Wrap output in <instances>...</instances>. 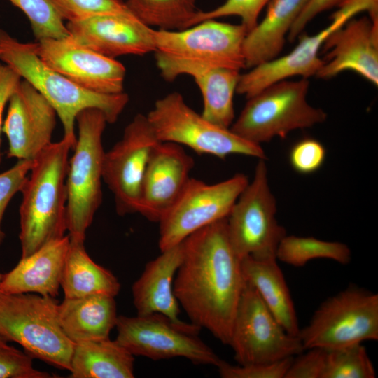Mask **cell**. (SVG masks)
<instances>
[{
    "instance_id": "20",
    "label": "cell",
    "mask_w": 378,
    "mask_h": 378,
    "mask_svg": "<svg viewBox=\"0 0 378 378\" xmlns=\"http://www.w3.org/2000/svg\"><path fill=\"white\" fill-rule=\"evenodd\" d=\"M378 19L349 20L333 31L323 47L326 60L316 76L329 79L345 71L359 74L378 85Z\"/></svg>"
},
{
    "instance_id": "29",
    "label": "cell",
    "mask_w": 378,
    "mask_h": 378,
    "mask_svg": "<svg viewBox=\"0 0 378 378\" xmlns=\"http://www.w3.org/2000/svg\"><path fill=\"white\" fill-rule=\"evenodd\" d=\"M125 4L143 23L161 30L176 31L190 27L198 11L195 0H126Z\"/></svg>"
},
{
    "instance_id": "18",
    "label": "cell",
    "mask_w": 378,
    "mask_h": 378,
    "mask_svg": "<svg viewBox=\"0 0 378 378\" xmlns=\"http://www.w3.org/2000/svg\"><path fill=\"white\" fill-rule=\"evenodd\" d=\"M355 14L338 9L331 16V22L314 35L304 34L289 53L261 63L244 74H240L236 92L247 99L267 87L290 77L300 76L308 78L316 76L324 64L318 56L319 50L328 37L342 27Z\"/></svg>"
},
{
    "instance_id": "36",
    "label": "cell",
    "mask_w": 378,
    "mask_h": 378,
    "mask_svg": "<svg viewBox=\"0 0 378 378\" xmlns=\"http://www.w3.org/2000/svg\"><path fill=\"white\" fill-rule=\"evenodd\" d=\"M294 357L245 365H233L222 360L217 368L223 378H285Z\"/></svg>"
},
{
    "instance_id": "21",
    "label": "cell",
    "mask_w": 378,
    "mask_h": 378,
    "mask_svg": "<svg viewBox=\"0 0 378 378\" xmlns=\"http://www.w3.org/2000/svg\"><path fill=\"white\" fill-rule=\"evenodd\" d=\"M183 257L181 242L161 251L158 258L146 265L141 275L132 288L137 315L158 313L178 325L188 324L179 317V303L174 293V280Z\"/></svg>"
},
{
    "instance_id": "11",
    "label": "cell",
    "mask_w": 378,
    "mask_h": 378,
    "mask_svg": "<svg viewBox=\"0 0 378 378\" xmlns=\"http://www.w3.org/2000/svg\"><path fill=\"white\" fill-rule=\"evenodd\" d=\"M116 341L134 356L154 360L185 358L195 365L218 367L222 359L198 337L200 328L181 326L161 314L119 316Z\"/></svg>"
},
{
    "instance_id": "19",
    "label": "cell",
    "mask_w": 378,
    "mask_h": 378,
    "mask_svg": "<svg viewBox=\"0 0 378 378\" xmlns=\"http://www.w3.org/2000/svg\"><path fill=\"white\" fill-rule=\"evenodd\" d=\"M194 164L182 146L160 142L146 170L139 213L159 223L183 193Z\"/></svg>"
},
{
    "instance_id": "3",
    "label": "cell",
    "mask_w": 378,
    "mask_h": 378,
    "mask_svg": "<svg viewBox=\"0 0 378 378\" xmlns=\"http://www.w3.org/2000/svg\"><path fill=\"white\" fill-rule=\"evenodd\" d=\"M241 24L207 20L188 28L155 30V57L161 76L168 82L203 69L246 68Z\"/></svg>"
},
{
    "instance_id": "8",
    "label": "cell",
    "mask_w": 378,
    "mask_h": 378,
    "mask_svg": "<svg viewBox=\"0 0 378 378\" xmlns=\"http://www.w3.org/2000/svg\"><path fill=\"white\" fill-rule=\"evenodd\" d=\"M146 117L161 142L186 146L199 154L221 159L234 154L266 159L260 145L210 122L190 107L178 92L158 99Z\"/></svg>"
},
{
    "instance_id": "15",
    "label": "cell",
    "mask_w": 378,
    "mask_h": 378,
    "mask_svg": "<svg viewBox=\"0 0 378 378\" xmlns=\"http://www.w3.org/2000/svg\"><path fill=\"white\" fill-rule=\"evenodd\" d=\"M32 43L46 65L80 87L103 94L124 92L126 69L115 59L80 45L70 36L43 38Z\"/></svg>"
},
{
    "instance_id": "30",
    "label": "cell",
    "mask_w": 378,
    "mask_h": 378,
    "mask_svg": "<svg viewBox=\"0 0 378 378\" xmlns=\"http://www.w3.org/2000/svg\"><path fill=\"white\" fill-rule=\"evenodd\" d=\"M276 257L294 267H303L316 259H329L347 265L351 261V253L349 246L342 242L286 234L278 245Z\"/></svg>"
},
{
    "instance_id": "32",
    "label": "cell",
    "mask_w": 378,
    "mask_h": 378,
    "mask_svg": "<svg viewBox=\"0 0 378 378\" xmlns=\"http://www.w3.org/2000/svg\"><path fill=\"white\" fill-rule=\"evenodd\" d=\"M27 16L36 41L69 36L64 21L50 0H8Z\"/></svg>"
},
{
    "instance_id": "17",
    "label": "cell",
    "mask_w": 378,
    "mask_h": 378,
    "mask_svg": "<svg viewBox=\"0 0 378 378\" xmlns=\"http://www.w3.org/2000/svg\"><path fill=\"white\" fill-rule=\"evenodd\" d=\"M69 36L103 56L144 55L155 52V30L132 13H112L66 22Z\"/></svg>"
},
{
    "instance_id": "24",
    "label": "cell",
    "mask_w": 378,
    "mask_h": 378,
    "mask_svg": "<svg viewBox=\"0 0 378 378\" xmlns=\"http://www.w3.org/2000/svg\"><path fill=\"white\" fill-rule=\"evenodd\" d=\"M309 0H271L267 13L244 38L246 68L276 58L288 34Z\"/></svg>"
},
{
    "instance_id": "35",
    "label": "cell",
    "mask_w": 378,
    "mask_h": 378,
    "mask_svg": "<svg viewBox=\"0 0 378 378\" xmlns=\"http://www.w3.org/2000/svg\"><path fill=\"white\" fill-rule=\"evenodd\" d=\"M50 377H52L50 373L34 368L29 354L9 346L0 336V378Z\"/></svg>"
},
{
    "instance_id": "7",
    "label": "cell",
    "mask_w": 378,
    "mask_h": 378,
    "mask_svg": "<svg viewBox=\"0 0 378 378\" xmlns=\"http://www.w3.org/2000/svg\"><path fill=\"white\" fill-rule=\"evenodd\" d=\"M309 87L307 78L286 79L267 87L247 99L230 130L260 145L276 136L284 138L293 130L325 122L326 113L307 101Z\"/></svg>"
},
{
    "instance_id": "33",
    "label": "cell",
    "mask_w": 378,
    "mask_h": 378,
    "mask_svg": "<svg viewBox=\"0 0 378 378\" xmlns=\"http://www.w3.org/2000/svg\"><path fill=\"white\" fill-rule=\"evenodd\" d=\"M50 1L59 15L66 22L80 21L104 14L132 13L123 0Z\"/></svg>"
},
{
    "instance_id": "22",
    "label": "cell",
    "mask_w": 378,
    "mask_h": 378,
    "mask_svg": "<svg viewBox=\"0 0 378 378\" xmlns=\"http://www.w3.org/2000/svg\"><path fill=\"white\" fill-rule=\"evenodd\" d=\"M69 241V235H65L21 258L11 271L3 274L0 294L34 293L55 298L61 286Z\"/></svg>"
},
{
    "instance_id": "38",
    "label": "cell",
    "mask_w": 378,
    "mask_h": 378,
    "mask_svg": "<svg viewBox=\"0 0 378 378\" xmlns=\"http://www.w3.org/2000/svg\"><path fill=\"white\" fill-rule=\"evenodd\" d=\"M33 162L30 160H19L11 168L0 173V245L5 237L1 229L4 212L12 197L21 191Z\"/></svg>"
},
{
    "instance_id": "25",
    "label": "cell",
    "mask_w": 378,
    "mask_h": 378,
    "mask_svg": "<svg viewBox=\"0 0 378 378\" xmlns=\"http://www.w3.org/2000/svg\"><path fill=\"white\" fill-rule=\"evenodd\" d=\"M244 279L259 296L280 325L290 335L298 336L300 328L293 301L276 258L241 259Z\"/></svg>"
},
{
    "instance_id": "4",
    "label": "cell",
    "mask_w": 378,
    "mask_h": 378,
    "mask_svg": "<svg viewBox=\"0 0 378 378\" xmlns=\"http://www.w3.org/2000/svg\"><path fill=\"white\" fill-rule=\"evenodd\" d=\"M0 62L32 85L59 116L64 136L76 139L78 114L86 108L101 110L108 123L115 122L129 102L125 92L103 94L85 90L46 65L32 43H22L0 29Z\"/></svg>"
},
{
    "instance_id": "43",
    "label": "cell",
    "mask_w": 378,
    "mask_h": 378,
    "mask_svg": "<svg viewBox=\"0 0 378 378\" xmlns=\"http://www.w3.org/2000/svg\"><path fill=\"white\" fill-rule=\"evenodd\" d=\"M2 276H3V274L0 273V282H1V279H2Z\"/></svg>"
},
{
    "instance_id": "14",
    "label": "cell",
    "mask_w": 378,
    "mask_h": 378,
    "mask_svg": "<svg viewBox=\"0 0 378 378\" xmlns=\"http://www.w3.org/2000/svg\"><path fill=\"white\" fill-rule=\"evenodd\" d=\"M161 142L146 115L136 114L122 136L103 159V181L112 192L120 216L139 213L141 188L151 155Z\"/></svg>"
},
{
    "instance_id": "23",
    "label": "cell",
    "mask_w": 378,
    "mask_h": 378,
    "mask_svg": "<svg viewBox=\"0 0 378 378\" xmlns=\"http://www.w3.org/2000/svg\"><path fill=\"white\" fill-rule=\"evenodd\" d=\"M114 298L103 294L64 298L57 304V316L68 338L74 344L109 338L118 318Z\"/></svg>"
},
{
    "instance_id": "27",
    "label": "cell",
    "mask_w": 378,
    "mask_h": 378,
    "mask_svg": "<svg viewBox=\"0 0 378 378\" xmlns=\"http://www.w3.org/2000/svg\"><path fill=\"white\" fill-rule=\"evenodd\" d=\"M70 239L61 279L65 298L103 294L115 297L120 284L108 270L94 262L84 241Z\"/></svg>"
},
{
    "instance_id": "41",
    "label": "cell",
    "mask_w": 378,
    "mask_h": 378,
    "mask_svg": "<svg viewBox=\"0 0 378 378\" xmlns=\"http://www.w3.org/2000/svg\"><path fill=\"white\" fill-rule=\"evenodd\" d=\"M22 78L10 67L0 62V150L2 132L3 113L10 96L18 88ZM1 153L0 150V163Z\"/></svg>"
},
{
    "instance_id": "28",
    "label": "cell",
    "mask_w": 378,
    "mask_h": 378,
    "mask_svg": "<svg viewBox=\"0 0 378 378\" xmlns=\"http://www.w3.org/2000/svg\"><path fill=\"white\" fill-rule=\"evenodd\" d=\"M203 98L202 115L210 122L230 128L234 122L233 98L239 79V71L221 67L199 70L190 75Z\"/></svg>"
},
{
    "instance_id": "1",
    "label": "cell",
    "mask_w": 378,
    "mask_h": 378,
    "mask_svg": "<svg viewBox=\"0 0 378 378\" xmlns=\"http://www.w3.org/2000/svg\"><path fill=\"white\" fill-rule=\"evenodd\" d=\"M183 247L174 295L191 323L228 345L246 281L241 259L228 236L227 218L191 234Z\"/></svg>"
},
{
    "instance_id": "40",
    "label": "cell",
    "mask_w": 378,
    "mask_h": 378,
    "mask_svg": "<svg viewBox=\"0 0 378 378\" xmlns=\"http://www.w3.org/2000/svg\"><path fill=\"white\" fill-rule=\"evenodd\" d=\"M342 1L309 0L288 34L289 41L292 42L295 40L301 34L306 25L317 15L335 6H338Z\"/></svg>"
},
{
    "instance_id": "9",
    "label": "cell",
    "mask_w": 378,
    "mask_h": 378,
    "mask_svg": "<svg viewBox=\"0 0 378 378\" xmlns=\"http://www.w3.org/2000/svg\"><path fill=\"white\" fill-rule=\"evenodd\" d=\"M304 350L378 340V295L350 286L324 301L298 335Z\"/></svg>"
},
{
    "instance_id": "10",
    "label": "cell",
    "mask_w": 378,
    "mask_h": 378,
    "mask_svg": "<svg viewBox=\"0 0 378 378\" xmlns=\"http://www.w3.org/2000/svg\"><path fill=\"white\" fill-rule=\"evenodd\" d=\"M276 201L269 184L265 159H259L253 178L234 203L227 218L232 246L242 259L276 258L286 229L276 220ZM277 260V259H276Z\"/></svg>"
},
{
    "instance_id": "2",
    "label": "cell",
    "mask_w": 378,
    "mask_h": 378,
    "mask_svg": "<svg viewBox=\"0 0 378 378\" xmlns=\"http://www.w3.org/2000/svg\"><path fill=\"white\" fill-rule=\"evenodd\" d=\"M76 139L63 136L44 148L33 162L22 188L20 207L22 258L65 236L66 175L70 150Z\"/></svg>"
},
{
    "instance_id": "13",
    "label": "cell",
    "mask_w": 378,
    "mask_h": 378,
    "mask_svg": "<svg viewBox=\"0 0 378 378\" xmlns=\"http://www.w3.org/2000/svg\"><path fill=\"white\" fill-rule=\"evenodd\" d=\"M248 182L247 176L240 173L214 184L191 178L180 197L159 222L160 251L174 246L201 228L227 218Z\"/></svg>"
},
{
    "instance_id": "26",
    "label": "cell",
    "mask_w": 378,
    "mask_h": 378,
    "mask_svg": "<svg viewBox=\"0 0 378 378\" xmlns=\"http://www.w3.org/2000/svg\"><path fill=\"white\" fill-rule=\"evenodd\" d=\"M134 358L109 338L74 344L71 359L72 378H132Z\"/></svg>"
},
{
    "instance_id": "37",
    "label": "cell",
    "mask_w": 378,
    "mask_h": 378,
    "mask_svg": "<svg viewBox=\"0 0 378 378\" xmlns=\"http://www.w3.org/2000/svg\"><path fill=\"white\" fill-rule=\"evenodd\" d=\"M326 156V148L320 141L306 138L293 146L289 153V162L295 172L309 174L322 167Z\"/></svg>"
},
{
    "instance_id": "34",
    "label": "cell",
    "mask_w": 378,
    "mask_h": 378,
    "mask_svg": "<svg viewBox=\"0 0 378 378\" xmlns=\"http://www.w3.org/2000/svg\"><path fill=\"white\" fill-rule=\"evenodd\" d=\"M271 0H226L220 6L208 11L198 10L191 21L190 27L207 20L227 16H238L247 33L258 22L262 8Z\"/></svg>"
},
{
    "instance_id": "12",
    "label": "cell",
    "mask_w": 378,
    "mask_h": 378,
    "mask_svg": "<svg viewBox=\"0 0 378 378\" xmlns=\"http://www.w3.org/2000/svg\"><path fill=\"white\" fill-rule=\"evenodd\" d=\"M230 345L238 365L272 363L304 351L299 336L288 333L247 281L234 318Z\"/></svg>"
},
{
    "instance_id": "39",
    "label": "cell",
    "mask_w": 378,
    "mask_h": 378,
    "mask_svg": "<svg viewBox=\"0 0 378 378\" xmlns=\"http://www.w3.org/2000/svg\"><path fill=\"white\" fill-rule=\"evenodd\" d=\"M293 358L285 378H322L326 350L321 348L307 349Z\"/></svg>"
},
{
    "instance_id": "5",
    "label": "cell",
    "mask_w": 378,
    "mask_h": 378,
    "mask_svg": "<svg viewBox=\"0 0 378 378\" xmlns=\"http://www.w3.org/2000/svg\"><path fill=\"white\" fill-rule=\"evenodd\" d=\"M57 302L31 293L0 294V336L32 358L70 371L73 343L60 326Z\"/></svg>"
},
{
    "instance_id": "6",
    "label": "cell",
    "mask_w": 378,
    "mask_h": 378,
    "mask_svg": "<svg viewBox=\"0 0 378 378\" xmlns=\"http://www.w3.org/2000/svg\"><path fill=\"white\" fill-rule=\"evenodd\" d=\"M76 122L78 133L66 181V226L71 239L84 241L102 202V135L108 122L104 113L94 108L80 111Z\"/></svg>"
},
{
    "instance_id": "31",
    "label": "cell",
    "mask_w": 378,
    "mask_h": 378,
    "mask_svg": "<svg viewBox=\"0 0 378 378\" xmlns=\"http://www.w3.org/2000/svg\"><path fill=\"white\" fill-rule=\"evenodd\" d=\"M322 378H374L375 369L362 344L326 349Z\"/></svg>"
},
{
    "instance_id": "16",
    "label": "cell",
    "mask_w": 378,
    "mask_h": 378,
    "mask_svg": "<svg viewBox=\"0 0 378 378\" xmlns=\"http://www.w3.org/2000/svg\"><path fill=\"white\" fill-rule=\"evenodd\" d=\"M2 125L8 141L7 155L33 160L52 141L57 113L27 81L22 80L8 102Z\"/></svg>"
},
{
    "instance_id": "42",
    "label": "cell",
    "mask_w": 378,
    "mask_h": 378,
    "mask_svg": "<svg viewBox=\"0 0 378 378\" xmlns=\"http://www.w3.org/2000/svg\"><path fill=\"white\" fill-rule=\"evenodd\" d=\"M339 8L351 9L358 13L367 11L371 20L378 19V0H342Z\"/></svg>"
}]
</instances>
